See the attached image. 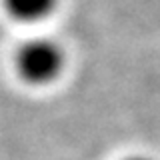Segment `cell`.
I'll list each match as a JSON object with an SVG mask.
<instances>
[{
	"label": "cell",
	"mask_w": 160,
	"mask_h": 160,
	"mask_svg": "<svg viewBox=\"0 0 160 160\" xmlns=\"http://www.w3.org/2000/svg\"><path fill=\"white\" fill-rule=\"evenodd\" d=\"M64 64V54L58 44L46 38H36L26 42L18 50L16 66L26 82L46 84L60 74Z\"/></svg>",
	"instance_id": "1"
},
{
	"label": "cell",
	"mask_w": 160,
	"mask_h": 160,
	"mask_svg": "<svg viewBox=\"0 0 160 160\" xmlns=\"http://www.w3.org/2000/svg\"><path fill=\"white\" fill-rule=\"evenodd\" d=\"M4 4L14 18L36 22L52 12L56 6V0H4Z\"/></svg>",
	"instance_id": "2"
},
{
	"label": "cell",
	"mask_w": 160,
	"mask_h": 160,
	"mask_svg": "<svg viewBox=\"0 0 160 160\" xmlns=\"http://www.w3.org/2000/svg\"><path fill=\"white\" fill-rule=\"evenodd\" d=\"M130 160H150V158H130Z\"/></svg>",
	"instance_id": "3"
}]
</instances>
